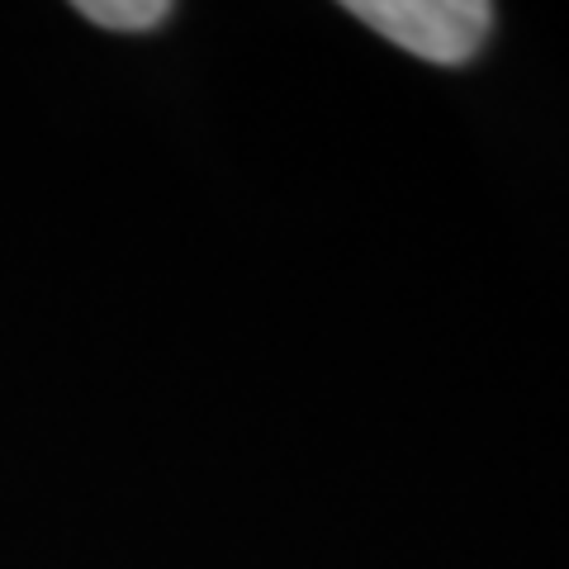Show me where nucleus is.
Instances as JSON below:
<instances>
[{
    "mask_svg": "<svg viewBox=\"0 0 569 569\" xmlns=\"http://www.w3.org/2000/svg\"><path fill=\"white\" fill-rule=\"evenodd\" d=\"M366 29L432 67H466L493 33V6L485 0H351Z\"/></svg>",
    "mask_w": 569,
    "mask_h": 569,
    "instance_id": "1",
    "label": "nucleus"
},
{
    "mask_svg": "<svg viewBox=\"0 0 569 569\" xmlns=\"http://www.w3.org/2000/svg\"><path fill=\"white\" fill-rule=\"evenodd\" d=\"M86 20L114 33H148L157 24H167L171 6L167 0H81L77 6Z\"/></svg>",
    "mask_w": 569,
    "mask_h": 569,
    "instance_id": "2",
    "label": "nucleus"
}]
</instances>
